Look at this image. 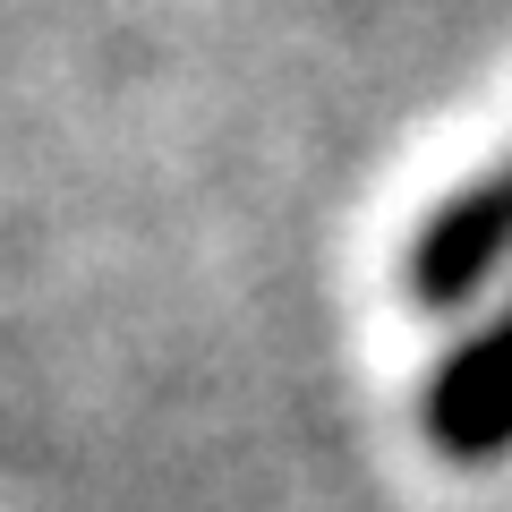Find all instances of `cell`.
<instances>
[{"label": "cell", "instance_id": "6da1fadb", "mask_svg": "<svg viewBox=\"0 0 512 512\" xmlns=\"http://www.w3.org/2000/svg\"><path fill=\"white\" fill-rule=\"evenodd\" d=\"M504 265H512V154L487 163L478 180H461L453 197L410 231L402 291H410V308L444 316V308H470Z\"/></svg>", "mask_w": 512, "mask_h": 512}, {"label": "cell", "instance_id": "7a4b0ae2", "mask_svg": "<svg viewBox=\"0 0 512 512\" xmlns=\"http://www.w3.org/2000/svg\"><path fill=\"white\" fill-rule=\"evenodd\" d=\"M427 444L444 461H495L512 453V308L487 316L427 384Z\"/></svg>", "mask_w": 512, "mask_h": 512}]
</instances>
